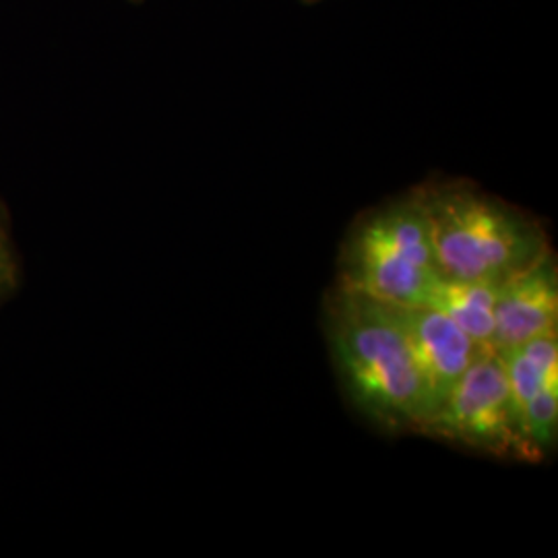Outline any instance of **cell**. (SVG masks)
I'll use <instances>...</instances> for the list:
<instances>
[{
    "mask_svg": "<svg viewBox=\"0 0 558 558\" xmlns=\"http://www.w3.org/2000/svg\"><path fill=\"white\" fill-rule=\"evenodd\" d=\"M327 331L343 385L364 414L387 428L420 430L435 405L396 308L338 288Z\"/></svg>",
    "mask_w": 558,
    "mask_h": 558,
    "instance_id": "6da1fadb",
    "label": "cell"
},
{
    "mask_svg": "<svg viewBox=\"0 0 558 558\" xmlns=\"http://www.w3.org/2000/svg\"><path fill=\"white\" fill-rule=\"evenodd\" d=\"M440 274L502 279L550 251L538 223L465 180L418 186Z\"/></svg>",
    "mask_w": 558,
    "mask_h": 558,
    "instance_id": "7a4b0ae2",
    "label": "cell"
},
{
    "mask_svg": "<svg viewBox=\"0 0 558 558\" xmlns=\"http://www.w3.org/2000/svg\"><path fill=\"white\" fill-rule=\"evenodd\" d=\"M442 278L418 189L359 221L341 257V290L389 306H424Z\"/></svg>",
    "mask_w": 558,
    "mask_h": 558,
    "instance_id": "3957f363",
    "label": "cell"
},
{
    "mask_svg": "<svg viewBox=\"0 0 558 558\" xmlns=\"http://www.w3.org/2000/svg\"><path fill=\"white\" fill-rule=\"evenodd\" d=\"M418 433L486 453L525 461L542 458L521 428L497 352H484L468 366Z\"/></svg>",
    "mask_w": 558,
    "mask_h": 558,
    "instance_id": "277c9868",
    "label": "cell"
},
{
    "mask_svg": "<svg viewBox=\"0 0 558 558\" xmlns=\"http://www.w3.org/2000/svg\"><path fill=\"white\" fill-rule=\"evenodd\" d=\"M558 333V274L550 251L507 276L495 302V350Z\"/></svg>",
    "mask_w": 558,
    "mask_h": 558,
    "instance_id": "5b68a950",
    "label": "cell"
},
{
    "mask_svg": "<svg viewBox=\"0 0 558 558\" xmlns=\"http://www.w3.org/2000/svg\"><path fill=\"white\" fill-rule=\"evenodd\" d=\"M396 308L410 350L437 408L468 366L478 359V345L453 320L430 306ZM433 408V410H435Z\"/></svg>",
    "mask_w": 558,
    "mask_h": 558,
    "instance_id": "8992f818",
    "label": "cell"
},
{
    "mask_svg": "<svg viewBox=\"0 0 558 558\" xmlns=\"http://www.w3.org/2000/svg\"><path fill=\"white\" fill-rule=\"evenodd\" d=\"M505 279V278H502ZM502 279H459L442 276L424 306L437 308L465 331L480 352L495 350V302Z\"/></svg>",
    "mask_w": 558,
    "mask_h": 558,
    "instance_id": "52a82bcc",
    "label": "cell"
},
{
    "mask_svg": "<svg viewBox=\"0 0 558 558\" xmlns=\"http://www.w3.org/2000/svg\"><path fill=\"white\" fill-rule=\"evenodd\" d=\"M497 354L502 362L513 405L521 422L530 401L546 385L558 383V333L523 341L499 350Z\"/></svg>",
    "mask_w": 558,
    "mask_h": 558,
    "instance_id": "ba28073f",
    "label": "cell"
},
{
    "mask_svg": "<svg viewBox=\"0 0 558 558\" xmlns=\"http://www.w3.org/2000/svg\"><path fill=\"white\" fill-rule=\"evenodd\" d=\"M20 286V257L11 236L9 216L0 203V306Z\"/></svg>",
    "mask_w": 558,
    "mask_h": 558,
    "instance_id": "9c48e42d",
    "label": "cell"
},
{
    "mask_svg": "<svg viewBox=\"0 0 558 558\" xmlns=\"http://www.w3.org/2000/svg\"><path fill=\"white\" fill-rule=\"evenodd\" d=\"M304 2H319V0H304Z\"/></svg>",
    "mask_w": 558,
    "mask_h": 558,
    "instance_id": "30bf717a",
    "label": "cell"
},
{
    "mask_svg": "<svg viewBox=\"0 0 558 558\" xmlns=\"http://www.w3.org/2000/svg\"><path fill=\"white\" fill-rule=\"evenodd\" d=\"M137 2H140V0H137Z\"/></svg>",
    "mask_w": 558,
    "mask_h": 558,
    "instance_id": "8fae6325",
    "label": "cell"
}]
</instances>
